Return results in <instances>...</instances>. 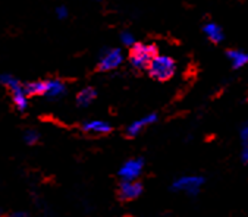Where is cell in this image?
<instances>
[{
	"label": "cell",
	"instance_id": "cell-10",
	"mask_svg": "<svg viewBox=\"0 0 248 217\" xmlns=\"http://www.w3.org/2000/svg\"><path fill=\"white\" fill-rule=\"evenodd\" d=\"M66 94V85L61 79H48L46 81V93L44 95L50 100H58Z\"/></svg>",
	"mask_w": 248,
	"mask_h": 217
},
{
	"label": "cell",
	"instance_id": "cell-5",
	"mask_svg": "<svg viewBox=\"0 0 248 217\" xmlns=\"http://www.w3.org/2000/svg\"><path fill=\"white\" fill-rule=\"evenodd\" d=\"M124 62V53L121 48H105L98 58V71L110 72L119 68Z\"/></svg>",
	"mask_w": 248,
	"mask_h": 217
},
{
	"label": "cell",
	"instance_id": "cell-13",
	"mask_svg": "<svg viewBox=\"0 0 248 217\" xmlns=\"http://www.w3.org/2000/svg\"><path fill=\"white\" fill-rule=\"evenodd\" d=\"M95 97H97V91H95L93 87H87V88H82V90L78 93V95H77V103H78V106H81V107H87V106H90V104L95 100Z\"/></svg>",
	"mask_w": 248,
	"mask_h": 217
},
{
	"label": "cell",
	"instance_id": "cell-7",
	"mask_svg": "<svg viewBox=\"0 0 248 217\" xmlns=\"http://www.w3.org/2000/svg\"><path fill=\"white\" fill-rule=\"evenodd\" d=\"M142 191H144V186L138 181L121 182L119 189H118V195L122 201H132V200L140 198L142 195Z\"/></svg>",
	"mask_w": 248,
	"mask_h": 217
},
{
	"label": "cell",
	"instance_id": "cell-21",
	"mask_svg": "<svg viewBox=\"0 0 248 217\" xmlns=\"http://www.w3.org/2000/svg\"><path fill=\"white\" fill-rule=\"evenodd\" d=\"M124 217H129V216H124Z\"/></svg>",
	"mask_w": 248,
	"mask_h": 217
},
{
	"label": "cell",
	"instance_id": "cell-8",
	"mask_svg": "<svg viewBox=\"0 0 248 217\" xmlns=\"http://www.w3.org/2000/svg\"><path fill=\"white\" fill-rule=\"evenodd\" d=\"M157 119H159V116H157L156 113H150V115H147V116H142L141 119L134 121L132 124L128 125V128H126V131H125V132H126V137H129V138L138 137L147 126H150V125L156 124Z\"/></svg>",
	"mask_w": 248,
	"mask_h": 217
},
{
	"label": "cell",
	"instance_id": "cell-14",
	"mask_svg": "<svg viewBox=\"0 0 248 217\" xmlns=\"http://www.w3.org/2000/svg\"><path fill=\"white\" fill-rule=\"evenodd\" d=\"M25 94L30 95H44L46 93V81H34V82H28L24 85Z\"/></svg>",
	"mask_w": 248,
	"mask_h": 217
},
{
	"label": "cell",
	"instance_id": "cell-20",
	"mask_svg": "<svg viewBox=\"0 0 248 217\" xmlns=\"http://www.w3.org/2000/svg\"><path fill=\"white\" fill-rule=\"evenodd\" d=\"M11 217H28V214L27 213H14Z\"/></svg>",
	"mask_w": 248,
	"mask_h": 217
},
{
	"label": "cell",
	"instance_id": "cell-4",
	"mask_svg": "<svg viewBox=\"0 0 248 217\" xmlns=\"http://www.w3.org/2000/svg\"><path fill=\"white\" fill-rule=\"evenodd\" d=\"M0 82H2L9 91L12 93V98L15 106L19 108V112H25L28 108V95L25 94L24 85L14 77L11 75H2L0 77Z\"/></svg>",
	"mask_w": 248,
	"mask_h": 217
},
{
	"label": "cell",
	"instance_id": "cell-12",
	"mask_svg": "<svg viewBox=\"0 0 248 217\" xmlns=\"http://www.w3.org/2000/svg\"><path fill=\"white\" fill-rule=\"evenodd\" d=\"M203 32H204V35H206L210 41H213L215 44L222 43V41H223V37H225L223 30H222L217 24H215V22H206V24L203 25Z\"/></svg>",
	"mask_w": 248,
	"mask_h": 217
},
{
	"label": "cell",
	"instance_id": "cell-16",
	"mask_svg": "<svg viewBox=\"0 0 248 217\" xmlns=\"http://www.w3.org/2000/svg\"><path fill=\"white\" fill-rule=\"evenodd\" d=\"M239 141L242 147H248V122L239 126Z\"/></svg>",
	"mask_w": 248,
	"mask_h": 217
},
{
	"label": "cell",
	"instance_id": "cell-18",
	"mask_svg": "<svg viewBox=\"0 0 248 217\" xmlns=\"http://www.w3.org/2000/svg\"><path fill=\"white\" fill-rule=\"evenodd\" d=\"M56 15H58L59 19L68 18V9H66V6H59V8L56 9Z\"/></svg>",
	"mask_w": 248,
	"mask_h": 217
},
{
	"label": "cell",
	"instance_id": "cell-6",
	"mask_svg": "<svg viewBox=\"0 0 248 217\" xmlns=\"http://www.w3.org/2000/svg\"><path fill=\"white\" fill-rule=\"evenodd\" d=\"M144 165L145 161L142 157H135V158H129L126 160L124 165L119 168V178L122 182H132V181H137L142 170H144Z\"/></svg>",
	"mask_w": 248,
	"mask_h": 217
},
{
	"label": "cell",
	"instance_id": "cell-3",
	"mask_svg": "<svg viewBox=\"0 0 248 217\" xmlns=\"http://www.w3.org/2000/svg\"><path fill=\"white\" fill-rule=\"evenodd\" d=\"M206 184V178L202 175H182L170 184L172 192H185L189 197H197Z\"/></svg>",
	"mask_w": 248,
	"mask_h": 217
},
{
	"label": "cell",
	"instance_id": "cell-19",
	"mask_svg": "<svg viewBox=\"0 0 248 217\" xmlns=\"http://www.w3.org/2000/svg\"><path fill=\"white\" fill-rule=\"evenodd\" d=\"M239 157H241V161L244 163V165H248V147H242L241 148Z\"/></svg>",
	"mask_w": 248,
	"mask_h": 217
},
{
	"label": "cell",
	"instance_id": "cell-9",
	"mask_svg": "<svg viewBox=\"0 0 248 217\" xmlns=\"http://www.w3.org/2000/svg\"><path fill=\"white\" fill-rule=\"evenodd\" d=\"M82 131L87 134H95V135H106L112 132V125L106 121H87L82 124Z\"/></svg>",
	"mask_w": 248,
	"mask_h": 217
},
{
	"label": "cell",
	"instance_id": "cell-15",
	"mask_svg": "<svg viewBox=\"0 0 248 217\" xmlns=\"http://www.w3.org/2000/svg\"><path fill=\"white\" fill-rule=\"evenodd\" d=\"M121 41H122V44L124 46H126V47H132L137 41H135V37H134V34L131 32V31H122L121 32Z\"/></svg>",
	"mask_w": 248,
	"mask_h": 217
},
{
	"label": "cell",
	"instance_id": "cell-11",
	"mask_svg": "<svg viewBox=\"0 0 248 217\" xmlns=\"http://www.w3.org/2000/svg\"><path fill=\"white\" fill-rule=\"evenodd\" d=\"M226 58L229 59L233 69H241L245 65H248V53L244 51V50L231 48V50L226 51Z\"/></svg>",
	"mask_w": 248,
	"mask_h": 217
},
{
	"label": "cell",
	"instance_id": "cell-2",
	"mask_svg": "<svg viewBox=\"0 0 248 217\" xmlns=\"http://www.w3.org/2000/svg\"><path fill=\"white\" fill-rule=\"evenodd\" d=\"M147 71H148V75H150L153 79L166 82L175 75L176 62L173 58L168 56V54H157Z\"/></svg>",
	"mask_w": 248,
	"mask_h": 217
},
{
	"label": "cell",
	"instance_id": "cell-1",
	"mask_svg": "<svg viewBox=\"0 0 248 217\" xmlns=\"http://www.w3.org/2000/svg\"><path fill=\"white\" fill-rule=\"evenodd\" d=\"M157 56V47L155 44H145V43H135L131 50L128 61L131 66L137 71L148 69L153 59Z\"/></svg>",
	"mask_w": 248,
	"mask_h": 217
},
{
	"label": "cell",
	"instance_id": "cell-17",
	"mask_svg": "<svg viewBox=\"0 0 248 217\" xmlns=\"http://www.w3.org/2000/svg\"><path fill=\"white\" fill-rule=\"evenodd\" d=\"M38 138H40V135H38V132H37V131H27V132H25V135H24L25 142H27V144H30V145L35 144V142L38 141Z\"/></svg>",
	"mask_w": 248,
	"mask_h": 217
}]
</instances>
